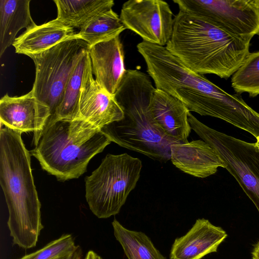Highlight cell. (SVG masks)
Returning <instances> with one entry per match:
<instances>
[{
    "label": "cell",
    "instance_id": "cell-9",
    "mask_svg": "<svg viewBox=\"0 0 259 259\" xmlns=\"http://www.w3.org/2000/svg\"><path fill=\"white\" fill-rule=\"evenodd\" d=\"M120 18L126 29L143 41L166 46L171 38L175 16L162 0H130L122 6Z\"/></svg>",
    "mask_w": 259,
    "mask_h": 259
},
{
    "label": "cell",
    "instance_id": "cell-17",
    "mask_svg": "<svg viewBox=\"0 0 259 259\" xmlns=\"http://www.w3.org/2000/svg\"><path fill=\"white\" fill-rule=\"evenodd\" d=\"M30 0L0 1V56L14 43L18 32L36 24L30 11Z\"/></svg>",
    "mask_w": 259,
    "mask_h": 259
},
{
    "label": "cell",
    "instance_id": "cell-5",
    "mask_svg": "<svg viewBox=\"0 0 259 259\" xmlns=\"http://www.w3.org/2000/svg\"><path fill=\"white\" fill-rule=\"evenodd\" d=\"M142 161L127 153L108 154L85 179V198L98 218L117 214L140 178Z\"/></svg>",
    "mask_w": 259,
    "mask_h": 259
},
{
    "label": "cell",
    "instance_id": "cell-15",
    "mask_svg": "<svg viewBox=\"0 0 259 259\" xmlns=\"http://www.w3.org/2000/svg\"><path fill=\"white\" fill-rule=\"evenodd\" d=\"M170 160L181 171L204 178L215 174L225 164L215 151L202 140L171 145Z\"/></svg>",
    "mask_w": 259,
    "mask_h": 259
},
{
    "label": "cell",
    "instance_id": "cell-24",
    "mask_svg": "<svg viewBox=\"0 0 259 259\" xmlns=\"http://www.w3.org/2000/svg\"><path fill=\"white\" fill-rule=\"evenodd\" d=\"M56 259H82V250L81 246L77 245L76 249L72 253Z\"/></svg>",
    "mask_w": 259,
    "mask_h": 259
},
{
    "label": "cell",
    "instance_id": "cell-10",
    "mask_svg": "<svg viewBox=\"0 0 259 259\" xmlns=\"http://www.w3.org/2000/svg\"><path fill=\"white\" fill-rule=\"evenodd\" d=\"M81 118L101 130L124 117L115 96L101 87L93 77L91 60L85 70L79 102Z\"/></svg>",
    "mask_w": 259,
    "mask_h": 259
},
{
    "label": "cell",
    "instance_id": "cell-26",
    "mask_svg": "<svg viewBox=\"0 0 259 259\" xmlns=\"http://www.w3.org/2000/svg\"><path fill=\"white\" fill-rule=\"evenodd\" d=\"M251 254L252 259H259V241L255 245Z\"/></svg>",
    "mask_w": 259,
    "mask_h": 259
},
{
    "label": "cell",
    "instance_id": "cell-12",
    "mask_svg": "<svg viewBox=\"0 0 259 259\" xmlns=\"http://www.w3.org/2000/svg\"><path fill=\"white\" fill-rule=\"evenodd\" d=\"M88 52L95 80L104 89L115 95L126 71L119 35L90 47Z\"/></svg>",
    "mask_w": 259,
    "mask_h": 259
},
{
    "label": "cell",
    "instance_id": "cell-1",
    "mask_svg": "<svg viewBox=\"0 0 259 259\" xmlns=\"http://www.w3.org/2000/svg\"><path fill=\"white\" fill-rule=\"evenodd\" d=\"M252 37L232 34L207 18L179 10L165 47L193 72L228 79L250 53Z\"/></svg>",
    "mask_w": 259,
    "mask_h": 259
},
{
    "label": "cell",
    "instance_id": "cell-16",
    "mask_svg": "<svg viewBox=\"0 0 259 259\" xmlns=\"http://www.w3.org/2000/svg\"><path fill=\"white\" fill-rule=\"evenodd\" d=\"M74 28L57 18L27 29L16 37L13 46L15 52L28 56L46 51L56 45L75 37Z\"/></svg>",
    "mask_w": 259,
    "mask_h": 259
},
{
    "label": "cell",
    "instance_id": "cell-11",
    "mask_svg": "<svg viewBox=\"0 0 259 259\" xmlns=\"http://www.w3.org/2000/svg\"><path fill=\"white\" fill-rule=\"evenodd\" d=\"M50 116L49 107L38 100L31 90L21 96L7 94L0 100L1 125L22 133L41 132Z\"/></svg>",
    "mask_w": 259,
    "mask_h": 259
},
{
    "label": "cell",
    "instance_id": "cell-27",
    "mask_svg": "<svg viewBox=\"0 0 259 259\" xmlns=\"http://www.w3.org/2000/svg\"><path fill=\"white\" fill-rule=\"evenodd\" d=\"M256 142L254 143L255 147L259 151V136L256 138Z\"/></svg>",
    "mask_w": 259,
    "mask_h": 259
},
{
    "label": "cell",
    "instance_id": "cell-7",
    "mask_svg": "<svg viewBox=\"0 0 259 259\" xmlns=\"http://www.w3.org/2000/svg\"><path fill=\"white\" fill-rule=\"evenodd\" d=\"M188 121L191 129L215 151L259 213V151L254 143L209 127L190 112Z\"/></svg>",
    "mask_w": 259,
    "mask_h": 259
},
{
    "label": "cell",
    "instance_id": "cell-8",
    "mask_svg": "<svg viewBox=\"0 0 259 259\" xmlns=\"http://www.w3.org/2000/svg\"><path fill=\"white\" fill-rule=\"evenodd\" d=\"M179 10L207 18L237 35L259 36V0H173Z\"/></svg>",
    "mask_w": 259,
    "mask_h": 259
},
{
    "label": "cell",
    "instance_id": "cell-6",
    "mask_svg": "<svg viewBox=\"0 0 259 259\" xmlns=\"http://www.w3.org/2000/svg\"><path fill=\"white\" fill-rule=\"evenodd\" d=\"M89 48L85 41L75 36L29 57L35 67L31 91L38 100L49 107L51 116L48 119L55 117L71 75Z\"/></svg>",
    "mask_w": 259,
    "mask_h": 259
},
{
    "label": "cell",
    "instance_id": "cell-21",
    "mask_svg": "<svg viewBox=\"0 0 259 259\" xmlns=\"http://www.w3.org/2000/svg\"><path fill=\"white\" fill-rule=\"evenodd\" d=\"M90 58L88 50L79 60L66 87L61 103L52 120L56 119L81 118L79 114V102L82 81Z\"/></svg>",
    "mask_w": 259,
    "mask_h": 259
},
{
    "label": "cell",
    "instance_id": "cell-23",
    "mask_svg": "<svg viewBox=\"0 0 259 259\" xmlns=\"http://www.w3.org/2000/svg\"><path fill=\"white\" fill-rule=\"evenodd\" d=\"M77 247L73 236L64 234L39 250L19 259H56L73 252Z\"/></svg>",
    "mask_w": 259,
    "mask_h": 259
},
{
    "label": "cell",
    "instance_id": "cell-20",
    "mask_svg": "<svg viewBox=\"0 0 259 259\" xmlns=\"http://www.w3.org/2000/svg\"><path fill=\"white\" fill-rule=\"evenodd\" d=\"M112 225L114 236L128 259H166L145 233L128 230L116 219Z\"/></svg>",
    "mask_w": 259,
    "mask_h": 259
},
{
    "label": "cell",
    "instance_id": "cell-2",
    "mask_svg": "<svg viewBox=\"0 0 259 259\" xmlns=\"http://www.w3.org/2000/svg\"><path fill=\"white\" fill-rule=\"evenodd\" d=\"M21 134L1 125L0 184L8 209L7 225L13 244L29 249L36 246L44 227L32 173L30 154Z\"/></svg>",
    "mask_w": 259,
    "mask_h": 259
},
{
    "label": "cell",
    "instance_id": "cell-14",
    "mask_svg": "<svg viewBox=\"0 0 259 259\" xmlns=\"http://www.w3.org/2000/svg\"><path fill=\"white\" fill-rule=\"evenodd\" d=\"M227 234L208 220L199 219L183 236L176 239L169 254L170 259H201L216 252Z\"/></svg>",
    "mask_w": 259,
    "mask_h": 259
},
{
    "label": "cell",
    "instance_id": "cell-3",
    "mask_svg": "<svg viewBox=\"0 0 259 259\" xmlns=\"http://www.w3.org/2000/svg\"><path fill=\"white\" fill-rule=\"evenodd\" d=\"M156 88L150 76L138 69L126 70L115 94L124 117L100 130L121 147L154 160H170L172 141L160 130L150 113V103Z\"/></svg>",
    "mask_w": 259,
    "mask_h": 259
},
{
    "label": "cell",
    "instance_id": "cell-13",
    "mask_svg": "<svg viewBox=\"0 0 259 259\" xmlns=\"http://www.w3.org/2000/svg\"><path fill=\"white\" fill-rule=\"evenodd\" d=\"M151 116L160 130L177 143L188 142L191 128L188 121L189 110L179 100L156 89L150 103Z\"/></svg>",
    "mask_w": 259,
    "mask_h": 259
},
{
    "label": "cell",
    "instance_id": "cell-22",
    "mask_svg": "<svg viewBox=\"0 0 259 259\" xmlns=\"http://www.w3.org/2000/svg\"><path fill=\"white\" fill-rule=\"evenodd\" d=\"M231 86L237 94L246 93L250 97L259 95V51L249 54L232 76Z\"/></svg>",
    "mask_w": 259,
    "mask_h": 259
},
{
    "label": "cell",
    "instance_id": "cell-19",
    "mask_svg": "<svg viewBox=\"0 0 259 259\" xmlns=\"http://www.w3.org/2000/svg\"><path fill=\"white\" fill-rule=\"evenodd\" d=\"M125 29L119 16L110 8L92 18L75 36L85 41L90 47L114 38Z\"/></svg>",
    "mask_w": 259,
    "mask_h": 259
},
{
    "label": "cell",
    "instance_id": "cell-4",
    "mask_svg": "<svg viewBox=\"0 0 259 259\" xmlns=\"http://www.w3.org/2000/svg\"><path fill=\"white\" fill-rule=\"evenodd\" d=\"M31 154L42 168L60 181L76 179L111 141L98 127L82 118L48 120L34 134Z\"/></svg>",
    "mask_w": 259,
    "mask_h": 259
},
{
    "label": "cell",
    "instance_id": "cell-18",
    "mask_svg": "<svg viewBox=\"0 0 259 259\" xmlns=\"http://www.w3.org/2000/svg\"><path fill=\"white\" fill-rule=\"evenodd\" d=\"M57 18L69 26L81 29L97 15L114 5L113 0H54Z\"/></svg>",
    "mask_w": 259,
    "mask_h": 259
},
{
    "label": "cell",
    "instance_id": "cell-25",
    "mask_svg": "<svg viewBox=\"0 0 259 259\" xmlns=\"http://www.w3.org/2000/svg\"><path fill=\"white\" fill-rule=\"evenodd\" d=\"M84 259H102V258L93 250H89Z\"/></svg>",
    "mask_w": 259,
    "mask_h": 259
}]
</instances>
